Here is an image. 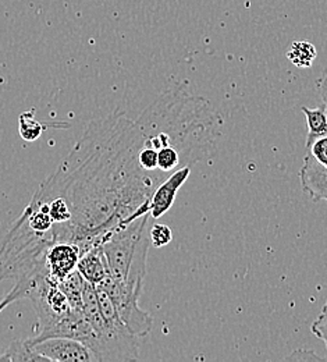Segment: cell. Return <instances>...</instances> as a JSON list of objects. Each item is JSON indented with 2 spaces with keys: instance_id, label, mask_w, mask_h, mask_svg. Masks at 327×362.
Returning a JSON list of instances; mask_svg holds the SVG:
<instances>
[{
  "instance_id": "cell-1",
  "label": "cell",
  "mask_w": 327,
  "mask_h": 362,
  "mask_svg": "<svg viewBox=\"0 0 327 362\" xmlns=\"http://www.w3.org/2000/svg\"><path fill=\"white\" fill-rule=\"evenodd\" d=\"M159 182L138 163V130L126 113L93 120L80 141L38 191L63 197L71 209L81 255L106 234L145 214Z\"/></svg>"
},
{
  "instance_id": "cell-2",
  "label": "cell",
  "mask_w": 327,
  "mask_h": 362,
  "mask_svg": "<svg viewBox=\"0 0 327 362\" xmlns=\"http://www.w3.org/2000/svg\"><path fill=\"white\" fill-rule=\"evenodd\" d=\"M150 214L117 227L102 240V250L106 257L110 274L127 287L142 291L146 274V257L150 244L148 231Z\"/></svg>"
},
{
  "instance_id": "cell-3",
  "label": "cell",
  "mask_w": 327,
  "mask_h": 362,
  "mask_svg": "<svg viewBox=\"0 0 327 362\" xmlns=\"http://www.w3.org/2000/svg\"><path fill=\"white\" fill-rule=\"evenodd\" d=\"M97 286H100L109 294L121 320L136 336L143 337L150 332L153 319L146 311L141 310L138 305V298L142 293L141 290L127 287L112 274H109Z\"/></svg>"
},
{
  "instance_id": "cell-4",
  "label": "cell",
  "mask_w": 327,
  "mask_h": 362,
  "mask_svg": "<svg viewBox=\"0 0 327 362\" xmlns=\"http://www.w3.org/2000/svg\"><path fill=\"white\" fill-rule=\"evenodd\" d=\"M32 344L47 362H97L93 349L78 339L49 337L45 340L32 341Z\"/></svg>"
},
{
  "instance_id": "cell-5",
  "label": "cell",
  "mask_w": 327,
  "mask_h": 362,
  "mask_svg": "<svg viewBox=\"0 0 327 362\" xmlns=\"http://www.w3.org/2000/svg\"><path fill=\"white\" fill-rule=\"evenodd\" d=\"M189 175H191V166H184L176 170L174 173H172L162 184H159V187L155 189L149 202L150 218L159 219L167 211H170L179 189L187 181Z\"/></svg>"
},
{
  "instance_id": "cell-6",
  "label": "cell",
  "mask_w": 327,
  "mask_h": 362,
  "mask_svg": "<svg viewBox=\"0 0 327 362\" xmlns=\"http://www.w3.org/2000/svg\"><path fill=\"white\" fill-rule=\"evenodd\" d=\"M81 257L80 247L71 243H56L49 247L45 255V264L49 274L60 281L70 273L77 271Z\"/></svg>"
},
{
  "instance_id": "cell-7",
  "label": "cell",
  "mask_w": 327,
  "mask_h": 362,
  "mask_svg": "<svg viewBox=\"0 0 327 362\" xmlns=\"http://www.w3.org/2000/svg\"><path fill=\"white\" fill-rule=\"evenodd\" d=\"M299 180L302 189L312 201H327V166L318 162L309 152L304 158Z\"/></svg>"
},
{
  "instance_id": "cell-8",
  "label": "cell",
  "mask_w": 327,
  "mask_h": 362,
  "mask_svg": "<svg viewBox=\"0 0 327 362\" xmlns=\"http://www.w3.org/2000/svg\"><path fill=\"white\" fill-rule=\"evenodd\" d=\"M77 271L81 273L85 281L94 286L100 284L110 274L106 257L100 245H96L94 248L88 250L80 257Z\"/></svg>"
},
{
  "instance_id": "cell-9",
  "label": "cell",
  "mask_w": 327,
  "mask_h": 362,
  "mask_svg": "<svg viewBox=\"0 0 327 362\" xmlns=\"http://www.w3.org/2000/svg\"><path fill=\"white\" fill-rule=\"evenodd\" d=\"M0 361L8 362H47L44 356H41L31 341V339H21L10 343L6 349L0 351Z\"/></svg>"
},
{
  "instance_id": "cell-10",
  "label": "cell",
  "mask_w": 327,
  "mask_h": 362,
  "mask_svg": "<svg viewBox=\"0 0 327 362\" xmlns=\"http://www.w3.org/2000/svg\"><path fill=\"white\" fill-rule=\"evenodd\" d=\"M301 112L305 115L308 124L307 148H309L315 139L327 136V110L325 106L316 109L302 106Z\"/></svg>"
},
{
  "instance_id": "cell-11",
  "label": "cell",
  "mask_w": 327,
  "mask_h": 362,
  "mask_svg": "<svg viewBox=\"0 0 327 362\" xmlns=\"http://www.w3.org/2000/svg\"><path fill=\"white\" fill-rule=\"evenodd\" d=\"M85 279L81 276L78 271L70 273L67 277L59 281L60 288L66 294L71 310L74 311H83V293L85 287Z\"/></svg>"
},
{
  "instance_id": "cell-12",
  "label": "cell",
  "mask_w": 327,
  "mask_h": 362,
  "mask_svg": "<svg viewBox=\"0 0 327 362\" xmlns=\"http://www.w3.org/2000/svg\"><path fill=\"white\" fill-rule=\"evenodd\" d=\"M318 56L316 47L308 41H295L287 50V59L299 69H308Z\"/></svg>"
},
{
  "instance_id": "cell-13",
  "label": "cell",
  "mask_w": 327,
  "mask_h": 362,
  "mask_svg": "<svg viewBox=\"0 0 327 362\" xmlns=\"http://www.w3.org/2000/svg\"><path fill=\"white\" fill-rule=\"evenodd\" d=\"M45 130V126L38 122L35 117L34 110L21 113L18 117V132L20 136L25 141H37L40 136H42Z\"/></svg>"
},
{
  "instance_id": "cell-14",
  "label": "cell",
  "mask_w": 327,
  "mask_h": 362,
  "mask_svg": "<svg viewBox=\"0 0 327 362\" xmlns=\"http://www.w3.org/2000/svg\"><path fill=\"white\" fill-rule=\"evenodd\" d=\"M149 237H150V244L153 247L162 248L172 243L173 231L166 225H153L149 231Z\"/></svg>"
},
{
  "instance_id": "cell-15",
  "label": "cell",
  "mask_w": 327,
  "mask_h": 362,
  "mask_svg": "<svg viewBox=\"0 0 327 362\" xmlns=\"http://www.w3.org/2000/svg\"><path fill=\"white\" fill-rule=\"evenodd\" d=\"M311 332L325 343L327 350V303L325 304L321 315L314 320V323L311 326Z\"/></svg>"
},
{
  "instance_id": "cell-16",
  "label": "cell",
  "mask_w": 327,
  "mask_h": 362,
  "mask_svg": "<svg viewBox=\"0 0 327 362\" xmlns=\"http://www.w3.org/2000/svg\"><path fill=\"white\" fill-rule=\"evenodd\" d=\"M307 149L318 162L327 166V136L315 139L312 145Z\"/></svg>"
},
{
  "instance_id": "cell-17",
  "label": "cell",
  "mask_w": 327,
  "mask_h": 362,
  "mask_svg": "<svg viewBox=\"0 0 327 362\" xmlns=\"http://www.w3.org/2000/svg\"><path fill=\"white\" fill-rule=\"evenodd\" d=\"M316 87H318L319 95H321V98H322V100H323V106L326 107L327 110V74L323 78H321V80L318 81Z\"/></svg>"
},
{
  "instance_id": "cell-18",
  "label": "cell",
  "mask_w": 327,
  "mask_h": 362,
  "mask_svg": "<svg viewBox=\"0 0 327 362\" xmlns=\"http://www.w3.org/2000/svg\"><path fill=\"white\" fill-rule=\"evenodd\" d=\"M301 353H302V356L299 357V356H297V357H292V358H290V360H305V358H308V357H311L312 360H322L321 357H318V356H315L314 353H309V351H304V350H301Z\"/></svg>"
}]
</instances>
